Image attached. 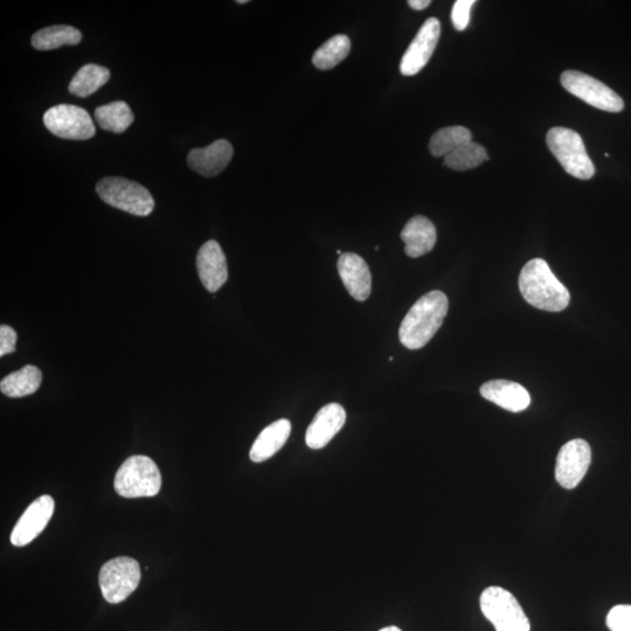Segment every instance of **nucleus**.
<instances>
[{"instance_id": "f257e3e1", "label": "nucleus", "mask_w": 631, "mask_h": 631, "mask_svg": "<svg viewBox=\"0 0 631 631\" xmlns=\"http://www.w3.org/2000/svg\"><path fill=\"white\" fill-rule=\"evenodd\" d=\"M448 308V298L442 291L434 290L422 296L401 323V344L409 350L424 348L441 328Z\"/></svg>"}, {"instance_id": "412c9836", "label": "nucleus", "mask_w": 631, "mask_h": 631, "mask_svg": "<svg viewBox=\"0 0 631 631\" xmlns=\"http://www.w3.org/2000/svg\"><path fill=\"white\" fill-rule=\"evenodd\" d=\"M82 33L73 26L57 25L46 27L32 37V46L38 51H53L62 46L81 43Z\"/></svg>"}, {"instance_id": "39448f33", "label": "nucleus", "mask_w": 631, "mask_h": 631, "mask_svg": "<svg viewBox=\"0 0 631 631\" xmlns=\"http://www.w3.org/2000/svg\"><path fill=\"white\" fill-rule=\"evenodd\" d=\"M96 192L104 203L137 217H147L155 208L151 193L141 184L126 178H103L97 183Z\"/></svg>"}, {"instance_id": "c756f323", "label": "nucleus", "mask_w": 631, "mask_h": 631, "mask_svg": "<svg viewBox=\"0 0 631 631\" xmlns=\"http://www.w3.org/2000/svg\"><path fill=\"white\" fill-rule=\"evenodd\" d=\"M431 0H409L408 5L411 6L413 10L422 11L428 8L431 5Z\"/></svg>"}, {"instance_id": "b1692460", "label": "nucleus", "mask_w": 631, "mask_h": 631, "mask_svg": "<svg viewBox=\"0 0 631 631\" xmlns=\"http://www.w3.org/2000/svg\"><path fill=\"white\" fill-rule=\"evenodd\" d=\"M351 51V40L344 34H337L324 43L312 57V64L321 71H329L341 64Z\"/></svg>"}, {"instance_id": "7ed1b4c3", "label": "nucleus", "mask_w": 631, "mask_h": 631, "mask_svg": "<svg viewBox=\"0 0 631 631\" xmlns=\"http://www.w3.org/2000/svg\"><path fill=\"white\" fill-rule=\"evenodd\" d=\"M114 488L124 498L154 497L162 488V475L148 456L135 455L117 470Z\"/></svg>"}, {"instance_id": "9b49d317", "label": "nucleus", "mask_w": 631, "mask_h": 631, "mask_svg": "<svg viewBox=\"0 0 631 631\" xmlns=\"http://www.w3.org/2000/svg\"><path fill=\"white\" fill-rule=\"evenodd\" d=\"M441 34V24L436 18H429L421 26L418 34L407 48L404 57L401 59L400 72L405 76L418 74L428 61L438 46Z\"/></svg>"}, {"instance_id": "c85d7f7f", "label": "nucleus", "mask_w": 631, "mask_h": 631, "mask_svg": "<svg viewBox=\"0 0 631 631\" xmlns=\"http://www.w3.org/2000/svg\"><path fill=\"white\" fill-rule=\"evenodd\" d=\"M17 332L9 325L0 327V357L16 351Z\"/></svg>"}, {"instance_id": "cd10ccee", "label": "nucleus", "mask_w": 631, "mask_h": 631, "mask_svg": "<svg viewBox=\"0 0 631 631\" xmlns=\"http://www.w3.org/2000/svg\"><path fill=\"white\" fill-rule=\"evenodd\" d=\"M475 4L474 0H457L452 11V22L457 31L467 29L470 22V11Z\"/></svg>"}, {"instance_id": "5701e85b", "label": "nucleus", "mask_w": 631, "mask_h": 631, "mask_svg": "<svg viewBox=\"0 0 631 631\" xmlns=\"http://www.w3.org/2000/svg\"><path fill=\"white\" fill-rule=\"evenodd\" d=\"M110 79L109 69L95 64H89L79 69L69 83V93L85 99L106 85Z\"/></svg>"}, {"instance_id": "a878e982", "label": "nucleus", "mask_w": 631, "mask_h": 631, "mask_svg": "<svg viewBox=\"0 0 631 631\" xmlns=\"http://www.w3.org/2000/svg\"><path fill=\"white\" fill-rule=\"evenodd\" d=\"M485 161H488L487 150L481 144L475 142L464 144L445 157L447 168L455 171L475 169Z\"/></svg>"}, {"instance_id": "6e6552de", "label": "nucleus", "mask_w": 631, "mask_h": 631, "mask_svg": "<svg viewBox=\"0 0 631 631\" xmlns=\"http://www.w3.org/2000/svg\"><path fill=\"white\" fill-rule=\"evenodd\" d=\"M560 80L568 93L577 96L589 106L609 113H620L624 108L621 97L592 76L577 71H566Z\"/></svg>"}, {"instance_id": "7c9ffc66", "label": "nucleus", "mask_w": 631, "mask_h": 631, "mask_svg": "<svg viewBox=\"0 0 631 631\" xmlns=\"http://www.w3.org/2000/svg\"><path fill=\"white\" fill-rule=\"evenodd\" d=\"M379 631H402V630L399 629L398 627L391 626V627H386L384 629H381Z\"/></svg>"}, {"instance_id": "6ab92c4d", "label": "nucleus", "mask_w": 631, "mask_h": 631, "mask_svg": "<svg viewBox=\"0 0 631 631\" xmlns=\"http://www.w3.org/2000/svg\"><path fill=\"white\" fill-rule=\"evenodd\" d=\"M291 433V424L287 419H281L269 425L255 440L249 457L255 463L265 462L273 457L286 445Z\"/></svg>"}, {"instance_id": "9d476101", "label": "nucleus", "mask_w": 631, "mask_h": 631, "mask_svg": "<svg viewBox=\"0 0 631 631\" xmlns=\"http://www.w3.org/2000/svg\"><path fill=\"white\" fill-rule=\"evenodd\" d=\"M592 462V450L588 442L575 439L567 442L557 457L556 480L561 487L571 490L578 485L587 474Z\"/></svg>"}, {"instance_id": "2f4dec72", "label": "nucleus", "mask_w": 631, "mask_h": 631, "mask_svg": "<svg viewBox=\"0 0 631 631\" xmlns=\"http://www.w3.org/2000/svg\"><path fill=\"white\" fill-rule=\"evenodd\" d=\"M248 0H238V4H247Z\"/></svg>"}, {"instance_id": "20e7f679", "label": "nucleus", "mask_w": 631, "mask_h": 631, "mask_svg": "<svg viewBox=\"0 0 631 631\" xmlns=\"http://www.w3.org/2000/svg\"><path fill=\"white\" fill-rule=\"evenodd\" d=\"M546 143L568 175L581 180L594 176V164L578 133L563 127L552 128L547 133Z\"/></svg>"}, {"instance_id": "393cba45", "label": "nucleus", "mask_w": 631, "mask_h": 631, "mask_svg": "<svg viewBox=\"0 0 631 631\" xmlns=\"http://www.w3.org/2000/svg\"><path fill=\"white\" fill-rule=\"evenodd\" d=\"M473 142V135L467 128L447 127L436 131L429 142V151L434 157H447L462 145Z\"/></svg>"}, {"instance_id": "2eb2a0df", "label": "nucleus", "mask_w": 631, "mask_h": 631, "mask_svg": "<svg viewBox=\"0 0 631 631\" xmlns=\"http://www.w3.org/2000/svg\"><path fill=\"white\" fill-rule=\"evenodd\" d=\"M233 154L234 150L230 142L218 140L206 148L191 150L187 156V164L201 176L216 177L231 163Z\"/></svg>"}, {"instance_id": "4468645a", "label": "nucleus", "mask_w": 631, "mask_h": 631, "mask_svg": "<svg viewBox=\"0 0 631 631\" xmlns=\"http://www.w3.org/2000/svg\"><path fill=\"white\" fill-rule=\"evenodd\" d=\"M345 409L339 404H330L320 409L305 434L310 449H322L342 431L345 425Z\"/></svg>"}, {"instance_id": "ddd939ff", "label": "nucleus", "mask_w": 631, "mask_h": 631, "mask_svg": "<svg viewBox=\"0 0 631 631\" xmlns=\"http://www.w3.org/2000/svg\"><path fill=\"white\" fill-rule=\"evenodd\" d=\"M199 279L210 293L224 286L228 279V267L223 248L217 241H207L201 246L197 256Z\"/></svg>"}, {"instance_id": "1a4fd4ad", "label": "nucleus", "mask_w": 631, "mask_h": 631, "mask_svg": "<svg viewBox=\"0 0 631 631\" xmlns=\"http://www.w3.org/2000/svg\"><path fill=\"white\" fill-rule=\"evenodd\" d=\"M44 123L54 136L64 140L86 141L95 135L92 117L85 109L60 104L47 110Z\"/></svg>"}, {"instance_id": "423d86ee", "label": "nucleus", "mask_w": 631, "mask_h": 631, "mask_svg": "<svg viewBox=\"0 0 631 631\" xmlns=\"http://www.w3.org/2000/svg\"><path fill=\"white\" fill-rule=\"evenodd\" d=\"M482 613L496 631H530L531 624L522 606L509 591L489 587L481 595Z\"/></svg>"}, {"instance_id": "dca6fc26", "label": "nucleus", "mask_w": 631, "mask_h": 631, "mask_svg": "<svg viewBox=\"0 0 631 631\" xmlns=\"http://www.w3.org/2000/svg\"><path fill=\"white\" fill-rule=\"evenodd\" d=\"M338 273L349 294L355 300L363 302L371 295L372 276L366 261L355 253H344L339 258Z\"/></svg>"}, {"instance_id": "bb28decb", "label": "nucleus", "mask_w": 631, "mask_h": 631, "mask_svg": "<svg viewBox=\"0 0 631 631\" xmlns=\"http://www.w3.org/2000/svg\"><path fill=\"white\" fill-rule=\"evenodd\" d=\"M607 626L610 631H631V606L620 605L610 610Z\"/></svg>"}, {"instance_id": "f3484780", "label": "nucleus", "mask_w": 631, "mask_h": 631, "mask_svg": "<svg viewBox=\"0 0 631 631\" xmlns=\"http://www.w3.org/2000/svg\"><path fill=\"white\" fill-rule=\"evenodd\" d=\"M480 392L485 400L513 413L523 412L531 404L526 388L510 380H490L481 386Z\"/></svg>"}, {"instance_id": "aec40b11", "label": "nucleus", "mask_w": 631, "mask_h": 631, "mask_svg": "<svg viewBox=\"0 0 631 631\" xmlns=\"http://www.w3.org/2000/svg\"><path fill=\"white\" fill-rule=\"evenodd\" d=\"M43 383V373L37 366L27 365L0 381V391L9 398H24L36 393Z\"/></svg>"}, {"instance_id": "0eeeda50", "label": "nucleus", "mask_w": 631, "mask_h": 631, "mask_svg": "<svg viewBox=\"0 0 631 631\" xmlns=\"http://www.w3.org/2000/svg\"><path fill=\"white\" fill-rule=\"evenodd\" d=\"M142 573L138 561L129 557H119L104 564L99 574V582L104 600L117 605L127 600L140 585Z\"/></svg>"}, {"instance_id": "4be33fe9", "label": "nucleus", "mask_w": 631, "mask_h": 631, "mask_svg": "<svg viewBox=\"0 0 631 631\" xmlns=\"http://www.w3.org/2000/svg\"><path fill=\"white\" fill-rule=\"evenodd\" d=\"M95 120L109 133L123 134L133 124L135 116L127 102L116 101L97 108Z\"/></svg>"}, {"instance_id": "f8f14e48", "label": "nucleus", "mask_w": 631, "mask_h": 631, "mask_svg": "<svg viewBox=\"0 0 631 631\" xmlns=\"http://www.w3.org/2000/svg\"><path fill=\"white\" fill-rule=\"evenodd\" d=\"M54 508V499L48 495H43L31 503L11 533L12 545L23 547L32 543L50 523Z\"/></svg>"}, {"instance_id": "f03ea898", "label": "nucleus", "mask_w": 631, "mask_h": 631, "mask_svg": "<svg viewBox=\"0 0 631 631\" xmlns=\"http://www.w3.org/2000/svg\"><path fill=\"white\" fill-rule=\"evenodd\" d=\"M519 289L526 302L544 311H563L571 301L570 291L557 279L543 259H533L526 263L520 272Z\"/></svg>"}, {"instance_id": "a211bd4d", "label": "nucleus", "mask_w": 631, "mask_h": 631, "mask_svg": "<svg viewBox=\"0 0 631 631\" xmlns=\"http://www.w3.org/2000/svg\"><path fill=\"white\" fill-rule=\"evenodd\" d=\"M400 237L405 242L406 254L416 259L433 251L438 233L431 220L416 216L408 221Z\"/></svg>"}]
</instances>
